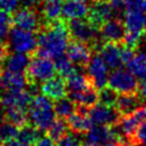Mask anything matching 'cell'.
Segmentation results:
<instances>
[{"mask_svg":"<svg viewBox=\"0 0 146 146\" xmlns=\"http://www.w3.org/2000/svg\"><path fill=\"white\" fill-rule=\"evenodd\" d=\"M36 39L38 46L43 47L50 58L64 54L71 40L66 19L61 17L56 22L46 24L42 30L36 32Z\"/></svg>","mask_w":146,"mask_h":146,"instance_id":"cell-1","label":"cell"},{"mask_svg":"<svg viewBox=\"0 0 146 146\" xmlns=\"http://www.w3.org/2000/svg\"><path fill=\"white\" fill-rule=\"evenodd\" d=\"M54 103L45 95H38L32 99L28 108L29 123L36 126L41 131H46L56 119Z\"/></svg>","mask_w":146,"mask_h":146,"instance_id":"cell-2","label":"cell"},{"mask_svg":"<svg viewBox=\"0 0 146 146\" xmlns=\"http://www.w3.org/2000/svg\"><path fill=\"white\" fill-rule=\"evenodd\" d=\"M66 22L71 39L88 44L92 52H97L104 42L101 39L100 29L95 27L86 17L66 19Z\"/></svg>","mask_w":146,"mask_h":146,"instance_id":"cell-3","label":"cell"},{"mask_svg":"<svg viewBox=\"0 0 146 146\" xmlns=\"http://www.w3.org/2000/svg\"><path fill=\"white\" fill-rule=\"evenodd\" d=\"M12 24L16 27L31 32H39L45 27V22L39 9L19 7L12 14Z\"/></svg>","mask_w":146,"mask_h":146,"instance_id":"cell-4","label":"cell"},{"mask_svg":"<svg viewBox=\"0 0 146 146\" xmlns=\"http://www.w3.org/2000/svg\"><path fill=\"white\" fill-rule=\"evenodd\" d=\"M36 32L24 30L19 27H11L8 36V44L10 50L18 53L33 54L38 47V39Z\"/></svg>","mask_w":146,"mask_h":146,"instance_id":"cell-5","label":"cell"},{"mask_svg":"<svg viewBox=\"0 0 146 146\" xmlns=\"http://www.w3.org/2000/svg\"><path fill=\"white\" fill-rule=\"evenodd\" d=\"M28 83L42 84L45 81L52 78L56 74L55 64L50 58H41L32 56L30 64L26 70Z\"/></svg>","mask_w":146,"mask_h":146,"instance_id":"cell-6","label":"cell"},{"mask_svg":"<svg viewBox=\"0 0 146 146\" xmlns=\"http://www.w3.org/2000/svg\"><path fill=\"white\" fill-rule=\"evenodd\" d=\"M108 85L119 94H139V82L129 70L121 67L115 69L109 75Z\"/></svg>","mask_w":146,"mask_h":146,"instance_id":"cell-7","label":"cell"},{"mask_svg":"<svg viewBox=\"0 0 146 146\" xmlns=\"http://www.w3.org/2000/svg\"><path fill=\"white\" fill-rule=\"evenodd\" d=\"M88 116L95 123V125H104L111 127L118 123L121 114L116 106H110L98 102L89 109Z\"/></svg>","mask_w":146,"mask_h":146,"instance_id":"cell-8","label":"cell"},{"mask_svg":"<svg viewBox=\"0 0 146 146\" xmlns=\"http://www.w3.org/2000/svg\"><path fill=\"white\" fill-rule=\"evenodd\" d=\"M115 16L114 10L109 0H95L89 5L87 19L101 30L102 25Z\"/></svg>","mask_w":146,"mask_h":146,"instance_id":"cell-9","label":"cell"},{"mask_svg":"<svg viewBox=\"0 0 146 146\" xmlns=\"http://www.w3.org/2000/svg\"><path fill=\"white\" fill-rule=\"evenodd\" d=\"M87 72L91 80L92 86L96 89L100 90L101 88L108 85V66L99 54H96L90 58L89 64H87Z\"/></svg>","mask_w":146,"mask_h":146,"instance_id":"cell-10","label":"cell"},{"mask_svg":"<svg viewBox=\"0 0 146 146\" xmlns=\"http://www.w3.org/2000/svg\"><path fill=\"white\" fill-rule=\"evenodd\" d=\"M91 53L92 50L88 44L73 39L70 40L66 50V54L72 61V64L81 69L87 68V64L90 61Z\"/></svg>","mask_w":146,"mask_h":146,"instance_id":"cell-11","label":"cell"},{"mask_svg":"<svg viewBox=\"0 0 146 146\" xmlns=\"http://www.w3.org/2000/svg\"><path fill=\"white\" fill-rule=\"evenodd\" d=\"M100 32L101 39L103 41L123 43L125 35H126L125 23L121 18H111L102 25Z\"/></svg>","mask_w":146,"mask_h":146,"instance_id":"cell-12","label":"cell"},{"mask_svg":"<svg viewBox=\"0 0 146 146\" xmlns=\"http://www.w3.org/2000/svg\"><path fill=\"white\" fill-rule=\"evenodd\" d=\"M98 52L108 68L111 70L118 69L123 64L120 56V43L104 41L99 47Z\"/></svg>","mask_w":146,"mask_h":146,"instance_id":"cell-13","label":"cell"},{"mask_svg":"<svg viewBox=\"0 0 146 146\" xmlns=\"http://www.w3.org/2000/svg\"><path fill=\"white\" fill-rule=\"evenodd\" d=\"M41 92L52 100H59L68 96L66 80L60 75H55L41 84Z\"/></svg>","mask_w":146,"mask_h":146,"instance_id":"cell-14","label":"cell"},{"mask_svg":"<svg viewBox=\"0 0 146 146\" xmlns=\"http://www.w3.org/2000/svg\"><path fill=\"white\" fill-rule=\"evenodd\" d=\"M32 59V54L28 53H10L7 57L2 67H5V70L11 72H22L25 73L28 69L30 61Z\"/></svg>","mask_w":146,"mask_h":146,"instance_id":"cell-15","label":"cell"},{"mask_svg":"<svg viewBox=\"0 0 146 146\" xmlns=\"http://www.w3.org/2000/svg\"><path fill=\"white\" fill-rule=\"evenodd\" d=\"M89 7L86 3L80 2L76 0H66L62 5L61 17L64 19L73 18H85L88 15Z\"/></svg>","mask_w":146,"mask_h":146,"instance_id":"cell-16","label":"cell"},{"mask_svg":"<svg viewBox=\"0 0 146 146\" xmlns=\"http://www.w3.org/2000/svg\"><path fill=\"white\" fill-rule=\"evenodd\" d=\"M123 23L127 31L144 32L145 15L142 10H127L123 14Z\"/></svg>","mask_w":146,"mask_h":146,"instance_id":"cell-17","label":"cell"},{"mask_svg":"<svg viewBox=\"0 0 146 146\" xmlns=\"http://www.w3.org/2000/svg\"><path fill=\"white\" fill-rule=\"evenodd\" d=\"M141 104V96L137 92H134V94H120V95H118L115 106L117 108L119 113L123 116V115L132 113L134 110L140 108Z\"/></svg>","mask_w":146,"mask_h":146,"instance_id":"cell-18","label":"cell"},{"mask_svg":"<svg viewBox=\"0 0 146 146\" xmlns=\"http://www.w3.org/2000/svg\"><path fill=\"white\" fill-rule=\"evenodd\" d=\"M1 78L5 89H26L28 85L26 73L11 72L8 70H2Z\"/></svg>","mask_w":146,"mask_h":146,"instance_id":"cell-19","label":"cell"},{"mask_svg":"<svg viewBox=\"0 0 146 146\" xmlns=\"http://www.w3.org/2000/svg\"><path fill=\"white\" fill-rule=\"evenodd\" d=\"M68 97L76 104L91 108L99 102V90L95 87H89L83 91H68Z\"/></svg>","mask_w":146,"mask_h":146,"instance_id":"cell-20","label":"cell"},{"mask_svg":"<svg viewBox=\"0 0 146 146\" xmlns=\"http://www.w3.org/2000/svg\"><path fill=\"white\" fill-rule=\"evenodd\" d=\"M67 121L70 131L80 134H86V132H88L95 126V123L91 120L89 116H83L78 114L76 112L71 115L67 119Z\"/></svg>","mask_w":146,"mask_h":146,"instance_id":"cell-21","label":"cell"},{"mask_svg":"<svg viewBox=\"0 0 146 146\" xmlns=\"http://www.w3.org/2000/svg\"><path fill=\"white\" fill-rule=\"evenodd\" d=\"M66 84L68 91H83L89 87H94L88 74L85 75L76 70L66 78Z\"/></svg>","mask_w":146,"mask_h":146,"instance_id":"cell-22","label":"cell"},{"mask_svg":"<svg viewBox=\"0 0 146 146\" xmlns=\"http://www.w3.org/2000/svg\"><path fill=\"white\" fill-rule=\"evenodd\" d=\"M41 15L45 24H50L56 22L61 18L62 5L57 1H44L43 5H41ZM46 26V25H45Z\"/></svg>","mask_w":146,"mask_h":146,"instance_id":"cell-23","label":"cell"},{"mask_svg":"<svg viewBox=\"0 0 146 146\" xmlns=\"http://www.w3.org/2000/svg\"><path fill=\"white\" fill-rule=\"evenodd\" d=\"M126 66L128 70L137 78L142 80L146 78V54L139 53L134 55V57Z\"/></svg>","mask_w":146,"mask_h":146,"instance_id":"cell-24","label":"cell"},{"mask_svg":"<svg viewBox=\"0 0 146 146\" xmlns=\"http://www.w3.org/2000/svg\"><path fill=\"white\" fill-rule=\"evenodd\" d=\"M54 111L57 117L68 119L76 111V103L73 102L70 98H61L56 100L54 103Z\"/></svg>","mask_w":146,"mask_h":146,"instance_id":"cell-25","label":"cell"},{"mask_svg":"<svg viewBox=\"0 0 146 146\" xmlns=\"http://www.w3.org/2000/svg\"><path fill=\"white\" fill-rule=\"evenodd\" d=\"M5 121L13 123L18 128L29 123L28 118V110L21 108H9L5 109Z\"/></svg>","mask_w":146,"mask_h":146,"instance_id":"cell-26","label":"cell"},{"mask_svg":"<svg viewBox=\"0 0 146 146\" xmlns=\"http://www.w3.org/2000/svg\"><path fill=\"white\" fill-rule=\"evenodd\" d=\"M16 137L19 139L21 141L29 144V145L33 146L35 143L41 137V130L38 129L36 126H33L32 123H28L26 125H24L23 127L19 128Z\"/></svg>","mask_w":146,"mask_h":146,"instance_id":"cell-27","label":"cell"},{"mask_svg":"<svg viewBox=\"0 0 146 146\" xmlns=\"http://www.w3.org/2000/svg\"><path fill=\"white\" fill-rule=\"evenodd\" d=\"M54 64L57 74L60 75L61 78H64V80L68 78L70 74H72L75 71L74 64H72L71 60L69 59V57L67 56L66 53L55 56Z\"/></svg>","mask_w":146,"mask_h":146,"instance_id":"cell-28","label":"cell"},{"mask_svg":"<svg viewBox=\"0 0 146 146\" xmlns=\"http://www.w3.org/2000/svg\"><path fill=\"white\" fill-rule=\"evenodd\" d=\"M68 129L69 126L67 119L57 117L54 120V123H52V126L46 130V134H47V137H50L53 141L57 143L66 133L68 132Z\"/></svg>","mask_w":146,"mask_h":146,"instance_id":"cell-29","label":"cell"},{"mask_svg":"<svg viewBox=\"0 0 146 146\" xmlns=\"http://www.w3.org/2000/svg\"><path fill=\"white\" fill-rule=\"evenodd\" d=\"M117 98H118V92L109 85H106L99 90V102L102 104L115 106Z\"/></svg>","mask_w":146,"mask_h":146,"instance_id":"cell-30","label":"cell"},{"mask_svg":"<svg viewBox=\"0 0 146 146\" xmlns=\"http://www.w3.org/2000/svg\"><path fill=\"white\" fill-rule=\"evenodd\" d=\"M12 25V14L0 10V40L8 38Z\"/></svg>","mask_w":146,"mask_h":146,"instance_id":"cell-31","label":"cell"},{"mask_svg":"<svg viewBox=\"0 0 146 146\" xmlns=\"http://www.w3.org/2000/svg\"><path fill=\"white\" fill-rule=\"evenodd\" d=\"M18 130H19V128L17 126H15L9 121L0 125V143L7 141L9 139H12V137H16L18 134Z\"/></svg>","mask_w":146,"mask_h":146,"instance_id":"cell-32","label":"cell"},{"mask_svg":"<svg viewBox=\"0 0 146 146\" xmlns=\"http://www.w3.org/2000/svg\"><path fill=\"white\" fill-rule=\"evenodd\" d=\"M57 146H83V142L80 139V133L67 132L59 141L56 143Z\"/></svg>","mask_w":146,"mask_h":146,"instance_id":"cell-33","label":"cell"},{"mask_svg":"<svg viewBox=\"0 0 146 146\" xmlns=\"http://www.w3.org/2000/svg\"><path fill=\"white\" fill-rule=\"evenodd\" d=\"M129 144L130 146H146V120L137 127Z\"/></svg>","mask_w":146,"mask_h":146,"instance_id":"cell-34","label":"cell"},{"mask_svg":"<svg viewBox=\"0 0 146 146\" xmlns=\"http://www.w3.org/2000/svg\"><path fill=\"white\" fill-rule=\"evenodd\" d=\"M21 7V0H0V10L13 14Z\"/></svg>","mask_w":146,"mask_h":146,"instance_id":"cell-35","label":"cell"},{"mask_svg":"<svg viewBox=\"0 0 146 146\" xmlns=\"http://www.w3.org/2000/svg\"><path fill=\"white\" fill-rule=\"evenodd\" d=\"M134 55H135L134 54V48L120 43V56H121V61L123 64H127L134 57Z\"/></svg>","mask_w":146,"mask_h":146,"instance_id":"cell-36","label":"cell"},{"mask_svg":"<svg viewBox=\"0 0 146 146\" xmlns=\"http://www.w3.org/2000/svg\"><path fill=\"white\" fill-rule=\"evenodd\" d=\"M10 46L8 44V41L5 40H0V67H2V64L7 59V57L10 54Z\"/></svg>","mask_w":146,"mask_h":146,"instance_id":"cell-37","label":"cell"},{"mask_svg":"<svg viewBox=\"0 0 146 146\" xmlns=\"http://www.w3.org/2000/svg\"><path fill=\"white\" fill-rule=\"evenodd\" d=\"M144 0H123L125 11L127 10H142Z\"/></svg>","mask_w":146,"mask_h":146,"instance_id":"cell-38","label":"cell"},{"mask_svg":"<svg viewBox=\"0 0 146 146\" xmlns=\"http://www.w3.org/2000/svg\"><path fill=\"white\" fill-rule=\"evenodd\" d=\"M0 146H31V145H29L27 143L21 141L17 137H12V139H9L7 141L1 142Z\"/></svg>","mask_w":146,"mask_h":146,"instance_id":"cell-39","label":"cell"},{"mask_svg":"<svg viewBox=\"0 0 146 146\" xmlns=\"http://www.w3.org/2000/svg\"><path fill=\"white\" fill-rule=\"evenodd\" d=\"M42 5V0H21V7H28L32 9H39Z\"/></svg>","mask_w":146,"mask_h":146,"instance_id":"cell-40","label":"cell"},{"mask_svg":"<svg viewBox=\"0 0 146 146\" xmlns=\"http://www.w3.org/2000/svg\"><path fill=\"white\" fill-rule=\"evenodd\" d=\"M33 146H56V142L53 141L50 137H41Z\"/></svg>","mask_w":146,"mask_h":146,"instance_id":"cell-41","label":"cell"},{"mask_svg":"<svg viewBox=\"0 0 146 146\" xmlns=\"http://www.w3.org/2000/svg\"><path fill=\"white\" fill-rule=\"evenodd\" d=\"M139 95L141 96V98L146 97V78H142L139 82Z\"/></svg>","mask_w":146,"mask_h":146,"instance_id":"cell-42","label":"cell"},{"mask_svg":"<svg viewBox=\"0 0 146 146\" xmlns=\"http://www.w3.org/2000/svg\"><path fill=\"white\" fill-rule=\"evenodd\" d=\"M5 121V109L3 104H2V102L0 100V125H2V123Z\"/></svg>","mask_w":146,"mask_h":146,"instance_id":"cell-43","label":"cell"},{"mask_svg":"<svg viewBox=\"0 0 146 146\" xmlns=\"http://www.w3.org/2000/svg\"><path fill=\"white\" fill-rule=\"evenodd\" d=\"M142 11H143V13H144V15H145L146 17V0H144V2L142 5Z\"/></svg>","mask_w":146,"mask_h":146,"instance_id":"cell-44","label":"cell"},{"mask_svg":"<svg viewBox=\"0 0 146 146\" xmlns=\"http://www.w3.org/2000/svg\"><path fill=\"white\" fill-rule=\"evenodd\" d=\"M76 1H80V2H84V3H86V5H87V3L91 5V3H92L95 0H76Z\"/></svg>","mask_w":146,"mask_h":146,"instance_id":"cell-45","label":"cell"},{"mask_svg":"<svg viewBox=\"0 0 146 146\" xmlns=\"http://www.w3.org/2000/svg\"><path fill=\"white\" fill-rule=\"evenodd\" d=\"M43 1H57V2H62L64 0H43Z\"/></svg>","mask_w":146,"mask_h":146,"instance_id":"cell-46","label":"cell"},{"mask_svg":"<svg viewBox=\"0 0 146 146\" xmlns=\"http://www.w3.org/2000/svg\"><path fill=\"white\" fill-rule=\"evenodd\" d=\"M142 103H144V105H146V97H145V98H143V100H142Z\"/></svg>","mask_w":146,"mask_h":146,"instance_id":"cell-47","label":"cell"},{"mask_svg":"<svg viewBox=\"0 0 146 146\" xmlns=\"http://www.w3.org/2000/svg\"><path fill=\"white\" fill-rule=\"evenodd\" d=\"M144 32H145V35H146V17H145V27H144Z\"/></svg>","mask_w":146,"mask_h":146,"instance_id":"cell-48","label":"cell"},{"mask_svg":"<svg viewBox=\"0 0 146 146\" xmlns=\"http://www.w3.org/2000/svg\"><path fill=\"white\" fill-rule=\"evenodd\" d=\"M1 72H2V67H0V74H1Z\"/></svg>","mask_w":146,"mask_h":146,"instance_id":"cell-49","label":"cell"},{"mask_svg":"<svg viewBox=\"0 0 146 146\" xmlns=\"http://www.w3.org/2000/svg\"><path fill=\"white\" fill-rule=\"evenodd\" d=\"M119 146H128V145H125V144H120Z\"/></svg>","mask_w":146,"mask_h":146,"instance_id":"cell-50","label":"cell"}]
</instances>
